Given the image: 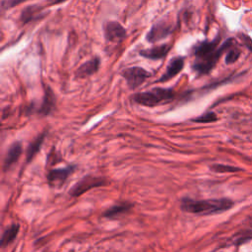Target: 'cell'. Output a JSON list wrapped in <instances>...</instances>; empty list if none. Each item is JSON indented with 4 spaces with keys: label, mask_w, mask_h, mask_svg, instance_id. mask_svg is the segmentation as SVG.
Returning <instances> with one entry per match:
<instances>
[{
    "label": "cell",
    "mask_w": 252,
    "mask_h": 252,
    "mask_svg": "<svg viewBox=\"0 0 252 252\" xmlns=\"http://www.w3.org/2000/svg\"><path fill=\"white\" fill-rule=\"evenodd\" d=\"M219 43L220 37H217L211 41H202L194 47L193 53L196 57V61L192 65V68L197 74L205 75L211 72L221 54L234 46V40L232 38H228L220 46H219Z\"/></svg>",
    "instance_id": "cell-1"
},
{
    "label": "cell",
    "mask_w": 252,
    "mask_h": 252,
    "mask_svg": "<svg viewBox=\"0 0 252 252\" xmlns=\"http://www.w3.org/2000/svg\"><path fill=\"white\" fill-rule=\"evenodd\" d=\"M233 207V202L226 198L193 200L184 198L181 200V209L184 212L195 215H213L229 210Z\"/></svg>",
    "instance_id": "cell-2"
},
{
    "label": "cell",
    "mask_w": 252,
    "mask_h": 252,
    "mask_svg": "<svg viewBox=\"0 0 252 252\" xmlns=\"http://www.w3.org/2000/svg\"><path fill=\"white\" fill-rule=\"evenodd\" d=\"M175 96V92L172 89L155 88L147 92L137 93L132 95V99L141 105L154 107L160 103L168 102Z\"/></svg>",
    "instance_id": "cell-3"
},
{
    "label": "cell",
    "mask_w": 252,
    "mask_h": 252,
    "mask_svg": "<svg viewBox=\"0 0 252 252\" xmlns=\"http://www.w3.org/2000/svg\"><path fill=\"white\" fill-rule=\"evenodd\" d=\"M121 76L126 81L128 87L131 90H135L139 88L151 76V74L149 71L142 67L134 66L123 70Z\"/></svg>",
    "instance_id": "cell-4"
},
{
    "label": "cell",
    "mask_w": 252,
    "mask_h": 252,
    "mask_svg": "<svg viewBox=\"0 0 252 252\" xmlns=\"http://www.w3.org/2000/svg\"><path fill=\"white\" fill-rule=\"evenodd\" d=\"M172 31H173L172 23L165 21V20H161L159 22H157L152 27V29L148 32L146 38L149 42L155 43V42L159 41V40L165 38L166 36H168L172 32Z\"/></svg>",
    "instance_id": "cell-5"
},
{
    "label": "cell",
    "mask_w": 252,
    "mask_h": 252,
    "mask_svg": "<svg viewBox=\"0 0 252 252\" xmlns=\"http://www.w3.org/2000/svg\"><path fill=\"white\" fill-rule=\"evenodd\" d=\"M104 184V180L102 178L94 177V176H86L83 179H81L79 182H77L70 190L69 194L72 197H78L85 193L86 191L94 188L98 187Z\"/></svg>",
    "instance_id": "cell-6"
},
{
    "label": "cell",
    "mask_w": 252,
    "mask_h": 252,
    "mask_svg": "<svg viewBox=\"0 0 252 252\" xmlns=\"http://www.w3.org/2000/svg\"><path fill=\"white\" fill-rule=\"evenodd\" d=\"M103 33L105 39L111 42H121L126 37V30L116 21L107 22L103 27Z\"/></svg>",
    "instance_id": "cell-7"
},
{
    "label": "cell",
    "mask_w": 252,
    "mask_h": 252,
    "mask_svg": "<svg viewBox=\"0 0 252 252\" xmlns=\"http://www.w3.org/2000/svg\"><path fill=\"white\" fill-rule=\"evenodd\" d=\"M75 167L73 165L63 167V168H55L49 170L47 173V182L50 187L52 188H60L70 174L74 171Z\"/></svg>",
    "instance_id": "cell-8"
},
{
    "label": "cell",
    "mask_w": 252,
    "mask_h": 252,
    "mask_svg": "<svg viewBox=\"0 0 252 252\" xmlns=\"http://www.w3.org/2000/svg\"><path fill=\"white\" fill-rule=\"evenodd\" d=\"M184 63H185L184 57H182V56L173 57L167 64L165 72L161 75V77L158 80V82L162 83V82H166V81L174 78L183 69Z\"/></svg>",
    "instance_id": "cell-9"
},
{
    "label": "cell",
    "mask_w": 252,
    "mask_h": 252,
    "mask_svg": "<svg viewBox=\"0 0 252 252\" xmlns=\"http://www.w3.org/2000/svg\"><path fill=\"white\" fill-rule=\"evenodd\" d=\"M171 48L170 44H160L158 46H154L152 48H147V49H143L140 51V55L148 58V59H152V60H158V59H162L164 58L167 53L169 52Z\"/></svg>",
    "instance_id": "cell-10"
},
{
    "label": "cell",
    "mask_w": 252,
    "mask_h": 252,
    "mask_svg": "<svg viewBox=\"0 0 252 252\" xmlns=\"http://www.w3.org/2000/svg\"><path fill=\"white\" fill-rule=\"evenodd\" d=\"M100 65V60L98 57H94L87 62H85L84 64H82L78 70L76 71V75L79 78H86L89 77L93 74H94L95 72H97L98 68Z\"/></svg>",
    "instance_id": "cell-11"
},
{
    "label": "cell",
    "mask_w": 252,
    "mask_h": 252,
    "mask_svg": "<svg viewBox=\"0 0 252 252\" xmlns=\"http://www.w3.org/2000/svg\"><path fill=\"white\" fill-rule=\"evenodd\" d=\"M55 102H56V99L53 92L49 88H47L44 92V96L38 112L42 115H48L54 109Z\"/></svg>",
    "instance_id": "cell-12"
},
{
    "label": "cell",
    "mask_w": 252,
    "mask_h": 252,
    "mask_svg": "<svg viewBox=\"0 0 252 252\" xmlns=\"http://www.w3.org/2000/svg\"><path fill=\"white\" fill-rule=\"evenodd\" d=\"M22 154V144L20 142H15L9 148L5 160H4V168H9L12 164H14L20 158Z\"/></svg>",
    "instance_id": "cell-13"
},
{
    "label": "cell",
    "mask_w": 252,
    "mask_h": 252,
    "mask_svg": "<svg viewBox=\"0 0 252 252\" xmlns=\"http://www.w3.org/2000/svg\"><path fill=\"white\" fill-rule=\"evenodd\" d=\"M45 135H46L45 132L41 133L40 135H38V136L30 144V146L28 147V150H27V161H31V160L33 158V157L37 154V152L40 150V148H41V146H42V144H43Z\"/></svg>",
    "instance_id": "cell-14"
},
{
    "label": "cell",
    "mask_w": 252,
    "mask_h": 252,
    "mask_svg": "<svg viewBox=\"0 0 252 252\" xmlns=\"http://www.w3.org/2000/svg\"><path fill=\"white\" fill-rule=\"evenodd\" d=\"M42 12V8L39 5H32L26 8L21 15V20L26 24L28 22L32 21L33 19L40 18V13Z\"/></svg>",
    "instance_id": "cell-15"
},
{
    "label": "cell",
    "mask_w": 252,
    "mask_h": 252,
    "mask_svg": "<svg viewBox=\"0 0 252 252\" xmlns=\"http://www.w3.org/2000/svg\"><path fill=\"white\" fill-rule=\"evenodd\" d=\"M132 206L133 205L129 204V203H121V204L114 205V206L110 207L109 209H107L103 213V217L104 218H115L123 213L128 212L132 208Z\"/></svg>",
    "instance_id": "cell-16"
},
{
    "label": "cell",
    "mask_w": 252,
    "mask_h": 252,
    "mask_svg": "<svg viewBox=\"0 0 252 252\" xmlns=\"http://www.w3.org/2000/svg\"><path fill=\"white\" fill-rule=\"evenodd\" d=\"M19 230H20V225L18 223H14V224L10 225L9 227H7L2 235V238H1L2 246L4 247V246L10 244L17 237Z\"/></svg>",
    "instance_id": "cell-17"
},
{
    "label": "cell",
    "mask_w": 252,
    "mask_h": 252,
    "mask_svg": "<svg viewBox=\"0 0 252 252\" xmlns=\"http://www.w3.org/2000/svg\"><path fill=\"white\" fill-rule=\"evenodd\" d=\"M211 170L215 171V172H219V173H224V172H237L240 171L241 168L236 167V166H232V165H226V164H212L210 166Z\"/></svg>",
    "instance_id": "cell-18"
},
{
    "label": "cell",
    "mask_w": 252,
    "mask_h": 252,
    "mask_svg": "<svg viewBox=\"0 0 252 252\" xmlns=\"http://www.w3.org/2000/svg\"><path fill=\"white\" fill-rule=\"evenodd\" d=\"M252 239V230H245L241 231L238 234L234 235L233 237V243L235 244H242L246 241H249Z\"/></svg>",
    "instance_id": "cell-19"
},
{
    "label": "cell",
    "mask_w": 252,
    "mask_h": 252,
    "mask_svg": "<svg viewBox=\"0 0 252 252\" xmlns=\"http://www.w3.org/2000/svg\"><path fill=\"white\" fill-rule=\"evenodd\" d=\"M218 119L216 113L214 112H207V113H204L196 118H193L192 121L196 122V123H210V122H214Z\"/></svg>",
    "instance_id": "cell-20"
},
{
    "label": "cell",
    "mask_w": 252,
    "mask_h": 252,
    "mask_svg": "<svg viewBox=\"0 0 252 252\" xmlns=\"http://www.w3.org/2000/svg\"><path fill=\"white\" fill-rule=\"evenodd\" d=\"M239 56H240V51L235 46H233L228 51H226L225 63L226 64H232L239 58Z\"/></svg>",
    "instance_id": "cell-21"
},
{
    "label": "cell",
    "mask_w": 252,
    "mask_h": 252,
    "mask_svg": "<svg viewBox=\"0 0 252 252\" xmlns=\"http://www.w3.org/2000/svg\"><path fill=\"white\" fill-rule=\"evenodd\" d=\"M26 1H29V0H3L1 3V6H2L3 10H8V9L18 6L21 3H24Z\"/></svg>",
    "instance_id": "cell-22"
},
{
    "label": "cell",
    "mask_w": 252,
    "mask_h": 252,
    "mask_svg": "<svg viewBox=\"0 0 252 252\" xmlns=\"http://www.w3.org/2000/svg\"><path fill=\"white\" fill-rule=\"evenodd\" d=\"M67 0H47L46 1V5L47 6H54V5H58V4H61V3H64L66 2Z\"/></svg>",
    "instance_id": "cell-23"
},
{
    "label": "cell",
    "mask_w": 252,
    "mask_h": 252,
    "mask_svg": "<svg viewBox=\"0 0 252 252\" xmlns=\"http://www.w3.org/2000/svg\"><path fill=\"white\" fill-rule=\"evenodd\" d=\"M243 38H244V42H245L246 46H247L249 49L252 50V40H251L249 37H247V36H243Z\"/></svg>",
    "instance_id": "cell-24"
}]
</instances>
